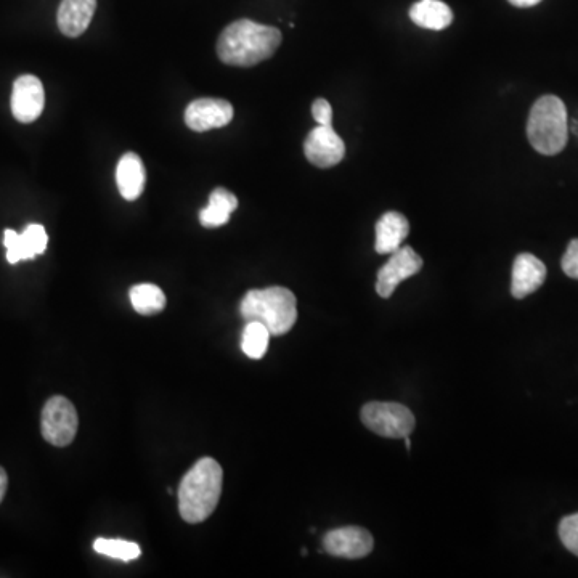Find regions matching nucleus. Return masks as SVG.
Returning a JSON list of instances; mask_svg holds the SVG:
<instances>
[{
    "mask_svg": "<svg viewBox=\"0 0 578 578\" xmlns=\"http://www.w3.org/2000/svg\"><path fill=\"white\" fill-rule=\"evenodd\" d=\"M281 41L280 29L253 20H238L220 34L217 55L225 65L249 68L272 58Z\"/></svg>",
    "mask_w": 578,
    "mask_h": 578,
    "instance_id": "obj_1",
    "label": "nucleus"
},
{
    "mask_svg": "<svg viewBox=\"0 0 578 578\" xmlns=\"http://www.w3.org/2000/svg\"><path fill=\"white\" fill-rule=\"evenodd\" d=\"M224 471L214 458L204 456L196 461L179 487L180 516L188 524L206 521L219 505Z\"/></svg>",
    "mask_w": 578,
    "mask_h": 578,
    "instance_id": "obj_2",
    "label": "nucleus"
},
{
    "mask_svg": "<svg viewBox=\"0 0 578 578\" xmlns=\"http://www.w3.org/2000/svg\"><path fill=\"white\" fill-rule=\"evenodd\" d=\"M240 312L245 322L264 323L272 336H281L298 322V301L283 286L251 289L241 301Z\"/></svg>",
    "mask_w": 578,
    "mask_h": 578,
    "instance_id": "obj_3",
    "label": "nucleus"
},
{
    "mask_svg": "<svg viewBox=\"0 0 578 578\" xmlns=\"http://www.w3.org/2000/svg\"><path fill=\"white\" fill-rule=\"evenodd\" d=\"M527 137L540 155L554 156L567 145V110L561 98L543 95L530 110Z\"/></svg>",
    "mask_w": 578,
    "mask_h": 578,
    "instance_id": "obj_4",
    "label": "nucleus"
},
{
    "mask_svg": "<svg viewBox=\"0 0 578 578\" xmlns=\"http://www.w3.org/2000/svg\"><path fill=\"white\" fill-rule=\"evenodd\" d=\"M371 432L387 439H405L415 429V415L402 403L370 402L360 412Z\"/></svg>",
    "mask_w": 578,
    "mask_h": 578,
    "instance_id": "obj_5",
    "label": "nucleus"
},
{
    "mask_svg": "<svg viewBox=\"0 0 578 578\" xmlns=\"http://www.w3.org/2000/svg\"><path fill=\"white\" fill-rule=\"evenodd\" d=\"M79 418L76 407L63 395L47 400L41 415V431L53 447H68L78 434Z\"/></svg>",
    "mask_w": 578,
    "mask_h": 578,
    "instance_id": "obj_6",
    "label": "nucleus"
},
{
    "mask_svg": "<svg viewBox=\"0 0 578 578\" xmlns=\"http://www.w3.org/2000/svg\"><path fill=\"white\" fill-rule=\"evenodd\" d=\"M423 269V259L416 254L412 246H400L391 254V259L379 269L376 280V293L381 298L389 299L394 294L397 286L407 278L413 277Z\"/></svg>",
    "mask_w": 578,
    "mask_h": 578,
    "instance_id": "obj_7",
    "label": "nucleus"
},
{
    "mask_svg": "<svg viewBox=\"0 0 578 578\" xmlns=\"http://www.w3.org/2000/svg\"><path fill=\"white\" fill-rule=\"evenodd\" d=\"M375 548L373 535L357 526L330 530L323 538V551L336 558H365Z\"/></svg>",
    "mask_w": 578,
    "mask_h": 578,
    "instance_id": "obj_8",
    "label": "nucleus"
},
{
    "mask_svg": "<svg viewBox=\"0 0 578 578\" xmlns=\"http://www.w3.org/2000/svg\"><path fill=\"white\" fill-rule=\"evenodd\" d=\"M304 153L309 163L328 169L341 163L346 156V145L334 132L333 126H317L307 135Z\"/></svg>",
    "mask_w": 578,
    "mask_h": 578,
    "instance_id": "obj_9",
    "label": "nucleus"
},
{
    "mask_svg": "<svg viewBox=\"0 0 578 578\" xmlns=\"http://www.w3.org/2000/svg\"><path fill=\"white\" fill-rule=\"evenodd\" d=\"M233 106L220 98H198L185 110V123L195 132L220 129L232 123Z\"/></svg>",
    "mask_w": 578,
    "mask_h": 578,
    "instance_id": "obj_10",
    "label": "nucleus"
},
{
    "mask_svg": "<svg viewBox=\"0 0 578 578\" xmlns=\"http://www.w3.org/2000/svg\"><path fill=\"white\" fill-rule=\"evenodd\" d=\"M45 105V92L42 82L36 76L25 74L13 84L12 113L18 123H34Z\"/></svg>",
    "mask_w": 578,
    "mask_h": 578,
    "instance_id": "obj_11",
    "label": "nucleus"
},
{
    "mask_svg": "<svg viewBox=\"0 0 578 578\" xmlns=\"http://www.w3.org/2000/svg\"><path fill=\"white\" fill-rule=\"evenodd\" d=\"M47 243H49L47 232L39 224L28 225L23 233H17L10 228L4 233L7 261L10 264H18L20 261H28V259L41 256L47 249Z\"/></svg>",
    "mask_w": 578,
    "mask_h": 578,
    "instance_id": "obj_12",
    "label": "nucleus"
},
{
    "mask_svg": "<svg viewBox=\"0 0 578 578\" xmlns=\"http://www.w3.org/2000/svg\"><path fill=\"white\" fill-rule=\"evenodd\" d=\"M546 280V267L534 254L522 253L514 259L511 294L524 299L535 293Z\"/></svg>",
    "mask_w": 578,
    "mask_h": 578,
    "instance_id": "obj_13",
    "label": "nucleus"
},
{
    "mask_svg": "<svg viewBox=\"0 0 578 578\" xmlns=\"http://www.w3.org/2000/svg\"><path fill=\"white\" fill-rule=\"evenodd\" d=\"M95 9L97 0H62L57 15L58 28L65 36H81L89 28Z\"/></svg>",
    "mask_w": 578,
    "mask_h": 578,
    "instance_id": "obj_14",
    "label": "nucleus"
},
{
    "mask_svg": "<svg viewBox=\"0 0 578 578\" xmlns=\"http://www.w3.org/2000/svg\"><path fill=\"white\" fill-rule=\"evenodd\" d=\"M408 233H410V224H408L407 217L400 212H386L376 224V253H394L402 246Z\"/></svg>",
    "mask_w": 578,
    "mask_h": 578,
    "instance_id": "obj_15",
    "label": "nucleus"
},
{
    "mask_svg": "<svg viewBox=\"0 0 578 578\" xmlns=\"http://www.w3.org/2000/svg\"><path fill=\"white\" fill-rule=\"evenodd\" d=\"M145 180H147V172L139 155L126 153L123 158L119 159L116 182L124 200L135 201L140 198L145 188Z\"/></svg>",
    "mask_w": 578,
    "mask_h": 578,
    "instance_id": "obj_16",
    "label": "nucleus"
},
{
    "mask_svg": "<svg viewBox=\"0 0 578 578\" xmlns=\"http://www.w3.org/2000/svg\"><path fill=\"white\" fill-rule=\"evenodd\" d=\"M410 18L420 28L442 31L453 23V12L442 0H418L410 9Z\"/></svg>",
    "mask_w": 578,
    "mask_h": 578,
    "instance_id": "obj_17",
    "label": "nucleus"
},
{
    "mask_svg": "<svg viewBox=\"0 0 578 578\" xmlns=\"http://www.w3.org/2000/svg\"><path fill=\"white\" fill-rule=\"evenodd\" d=\"M237 208V196L228 192L227 188H216L209 196L208 208L200 212L201 225L206 228L222 227Z\"/></svg>",
    "mask_w": 578,
    "mask_h": 578,
    "instance_id": "obj_18",
    "label": "nucleus"
},
{
    "mask_svg": "<svg viewBox=\"0 0 578 578\" xmlns=\"http://www.w3.org/2000/svg\"><path fill=\"white\" fill-rule=\"evenodd\" d=\"M132 307L135 312L142 315L159 314L166 307V296L163 289L151 283H142V285L132 286L131 293Z\"/></svg>",
    "mask_w": 578,
    "mask_h": 578,
    "instance_id": "obj_19",
    "label": "nucleus"
},
{
    "mask_svg": "<svg viewBox=\"0 0 578 578\" xmlns=\"http://www.w3.org/2000/svg\"><path fill=\"white\" fill-rule=\"evenodd\" d=\"M269 328L261 322H246L243 336H241V349L246 357L253 360H261L269 349Z\"/></svg>",
    "mask_w": 578,
    "mask_h": 578,
    "instance_id": "obj_20",
    "label": "nucleus"
},
{
    "mask_svg": "<svg viewBox=\"0 0 578 578\" xmlns=\"http://www.w3.org/2000/svg\"><path fill=\"white\" fill-rule=\"evenodd\" d=\"M94 550L98 554L124 562L135 561L142 556V548L137 543L119 540V538H97Z\"/></svg>",
    "mask_w": 578,
    "mask_h": 578,
    "instance_id": "obj_21",
    "label": "nucleus"
},
{
    "mask_svg": "<svg viewBox=\"0 0 578 578\" xmlns=\"http://www.w3.org/2000/svg\"><path fill=\"white\" fill-rule=\"evenodd\" d=\"M559 538L570 553L578 556V513L564 517L559 524Z\"/></svg>",
    "mask_w": 578,
    "mask_h": 578,
    "instance_id": "obj_22",
    "label": "nucleus"
},
{
    "mask_svg": "<svg viewBox=\"0 0 578 578\" xmlns=\"http://www.w3.org/2000/svg\"><path fill=\"white\" fill-rule=\"evenodd\" d=\"M561 267L567 277L578 280V238L570 241L567 246L566 254L562 256Z\"/></svg>",
    "mask_w": 578,
    "mask_h": 578,
    "instance_id": "obj_23",
    "label": "nucleus"
},
{
    "mask_svg": "<svg viewBox=\"0 0 578 578\" xmlns=\"http://www.w3.org/2000/svg\"><path fill=\"white\" fill-rule=\"evenodd\" d=\"M312 116H314L318 126H333V108L325 98H317L312 103Z\"/></svg>",
    "mask_w": 578,
    "mask_h": 578,
    "instance_id": "obj_24",
    "label": "nucleus"
},
{
    "mask_svg": "<svg viewBox=\"0 0 578 578\" xmlns=\"http://www.w3.org/2000/svg\"><path fill=\"white\" fill-rule=\"evenodd\" d=\"M7 487H9V476L5 473V469L0 466V503L4 500Z\"/></svg>",
    "mask_w": 578,
    "mask_h": 578,
    "instance_id": "obj_25",
    "label": "nucleus"
},
{
    "mask_svg": "<svg viewBox=\"0 0 578 578\" xmlns=\"http://www.w3.org/2000/svg\"><path fill=\"white\" fill-rule=\"evenodd\" d=\"M508 2L514 7H519V9H529V7L540 4L542 0H508Z\"/></svg>",
    "mask_w": 578,
    "mask_h": 578,
    "instance_id": "obj_26",
    "label": "nucleus"
}]
</instances>
